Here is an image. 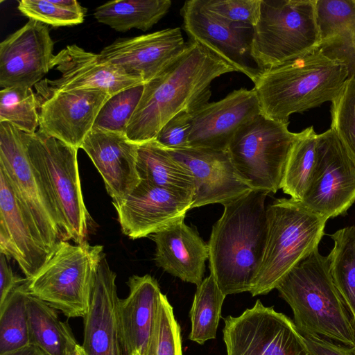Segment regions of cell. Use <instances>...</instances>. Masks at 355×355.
I'll return each mask as SVG.
<instances>
[{"label":"cell","instance_id":"6da1fadb","mask_svg":"<svg viewBox=\"0 0 355 355\" xmlns=\"http://www.w3.org/2000/svg\"><path fill=\"white\" fill-rule=\"evenodd\" d=\"M233 71L232 66L211 50L189 40L176 59L144 85L126 136L138 144L155 139L171 118L184 110L192 114L208 103L211 82Z\"/></svg>","mask_w":355,"mask_h":355},{"label":"cell","instance_id":"7a4b0ae2","mask_svg":"<svg viewBox=\"0 0 355 355\" xmlns=\"http://www.w3.org/2000/svg\"><path fill=\"white\" fill-rule=\"evenodd\" d=\"M268 193L250 190L223 205L208 243L210 275L225 295L250 292L266 245L265 200Z\"/></svg>","mask_w":355,"mask_h":355},{"label":"cell","instance_id":"3957f363","mask_svg":"<svg viewBox=\"0 0 355 355\" xmlns=\"http://www.w3.org/2000/svg\"><path fill=\"white\" fill-rule=\"evenodd\" d=\"M349 78L343 63L317 49L263 71L253 89L262 114L289 123L292 114L334 101Z\"/></svg>","mask_w":355,"mask_h":355},{"label":"cell","instance_id":"277c9868","mask_svg":"<svg viewBox=\"0 0 355 355\" xmlns=\"http://www.w3.org/2000/svg\"><path fill=\"white\" fill-rule=\"evenodd\" d=\"M276 289L291 306L302 334L355 346V323L334 283L327 257L318 249L298 263Z\"/></svg>","mask_w":355,"mask_h":355},{"label":"cell","instance_id":"5b68a950","mask_svg":"<svg viewBox=\"0 0 355 355\" xmlns=\"http://www.w3.org/2000/svg\"><path fill=\"white\" fill-rule=\"evenodd\" d=\"M33 168L54 212L61 241H85L90 216L79 177L78 149L38 131L23 132Z\"/></svg>","mask_w":355,"mask_h":355},{"label":"cell","instance_id":"8992f818","mask_svg":"<svg viewBox=\"0 0 355 355\" xmlns=\"http://www.w3.org/2000/svg\"><path fill=\"white\" fill-rule=\"evenodd\" d=\"M268 234L263 257L250 293L266 295L302 260L318 249L328 220L293 198L266 208Z\"/></svg>","mask_w":355,"mask_h":355},{"label":"cell","instance_id":"52a82bcc","mask_svg":"<svg viewBox=\"0 0 355 355\" xmlns=\"http://www.w3.org/2000/svg\"><path fill=\"white\" fill-rule=\"evenodd\" d=\"M315 0H261L251 55L263 71L319 48Z\"/></svg>","mask_w":355,"mask_h":355},{"label":"cell","instance_id":"ba28073f","mask_svg":"<svg viewBox=\"0 0 355 355\" xmlns=\"http://www.w3.org/2000/svg\"><path fill=\"white\" fill-rule=\"evenodd\" d=\"M104 254L101 245L86 241L75 245L60 241L35 275L26 278L29 293L68 318H83Z\"/></svg>","mask_w":355,"mask_h":355},{"label":"cell","instance_id":"9c48e42d","mask_svg":"<svg viewBox=\"0 0 355 355\" xmlns=\"http://www.w3.org/2000/svg\"><path fill=\"white\" fill-rule=\"evenodd\" d=\"M288 124L260 114L241 126L227 150L241 178L252 190L276 193L282 189L291 149L299 132Z\"/></svg>","mask_w":355,"mask_h":355},{"label":"cell","instance_id":"30bf717a","mask_svg":"<svg viewBox=\"0 0 355 355\" xmlns=\"http://www.w3.org/2000/svg\"><path fill=\"white\" fill-rule=\"evenodd\" d=\"M227 355H313L293 321L258 300L223 329Z\"/></svg>","mask_w":355,"mask_h":355},{"label":"cell","instance_id":"8fae6325","mask_svg":"<svg viewBox=\"0 0 355 355\" xmlns=\"http://www.w3.org/2000/svg\"><path fill=\"white\" fill-rule=\"evenodd\" d=\"M300 202L328 219L355 202V162L331 128L317 136L313 174Z\"/></svg>","mask_w":355,"mask_h":355},{"label":"cell","instance_id":"7c38bea8","mask_svg":"<svg viewBox=\"0 0 355 355\" xmlns=\"http://www.w3.org/2000/svg\"><path fill=\"white\" fill-rule=\"evenodd\" d=\"M180 13L189 41L197 42L224 60L253 83L261 73L251 55L253 27L226 22L209 11L202 0L184 2Z\"/></svg>","mask_w":355,"mask_h":355},{"label":"cell","instance_id":"4fadbf2b","mask_svg":"<svg viewBox=\"0 0 355 355\" xmlns=\"http://www.w3.org/2000/svg\"><path fill=\"white\" fill-rule=\"evenodd\" d=\"M0 252L13 258L26 279L46 261L50 251L35 219L4 168L0 166Z\"/></svg>","mask_w":355,"mask_h":355},{"label":"cell","instance_id":"5bb4252c","mask_svg":"<svg viewBox=\"0 0 355 355\" xmlns=\"http://www.w3.org/2000/svg\"><path fill=\"white\" fill-rule=\"evenodd\" d=\"M193 195L141 180L123 201L113 205L123 234L137 239L184 220L192 209Z\"/></svg>","mask_w":355,"mask_h":355},{"label":"cell","instance_id":"9a60e30c","mask_svg":"<svg viewBox=\"0 0 355 355\" xmlns=\"http://www.w3.org/2000/svg\"><path fill=\"white\" fill-rule=\"evenodd\" d=\"M51 69L61 73L57 79H44L35 85L36 97L60 91L97 89L111 96L131 87L144 85L103 60L100 54L71 44L54 55Z\"/></svg>","mask_w":355,"mask_h":355},{"label":"cell","instance_id":"2e32d148","mask_svg":"<svg viewBox=\"0 0 355 355\" xmlns=\"http://www.w3.org/2000/svg\"><path fill=\"white\" fill-rule=\"evenodd\" d=\"M111 96L101 89H83L37 98L38 132L79 149L102 106Z\"/></svg>","mask_w":355,"mask_h":355},{"label":"cell","instance_id":"e0dca14e","mask_svg":"<svg viewBox=\"0 0 355 355\" xmlns=\"http://www.w3.org/2000/svg\"><path fill=\"white\" fill-rule=\"evenodd\" d=\"M0 166L31 212L51 252L61 241L54 212L31 165L23 132L4 121L0 122Z\"/></svg>","mask_w":355,"mask_h":355},{"label":"cell","instance_id":"ac0fdd59","mask_svg":"<svg viewBox=\"0 0 355 355\" xmlns=\"http://www.w3.org/2000/svg\"><path fill=\"white\" fill-rule=\"evenodd\" d=\"M54 42L48 26L29 19L0 43V87L32 88L51 69Z\"/></svg>","mask_w":355,"mask_h":355},{"label":"cell","instance_id":"d6986e66","mask_svg":"<svg viewBox=\"0 0 355 355\" xmlns=\"http://www.w3.org/2000/svg\"><path fill=\"white\" fill-rule=\"evenodd\" d=\"M187 46L180 28H168L137 37L117 38L99 54L145 84L176 59Z\"/></svg>","mask_w":355,"mask_h":355},{"label":"cell","instance_id":"ffe728a7","mask_svg":"<svg viewBox=\"0 0 355 355\" xmlns=\"http://www.w3.org/2000/svg\"><path fill=\"white\" fill-rule=\"evenodd\" d=\"M166 149L193 175L192 209L224 205L252 190L236 171L227 150L196 147Z\"/></svg>","mask_w":355,"mask_h":355},{"label":"cell","instance_id":"44dd1931","mask_svg":"<svg viewBox=\"0 0 355 355\" xmlns=\"http://www.w3.org/2000/svg\"><path fill=\"white\" fill-rule=\"evenodd\" d=\"M260 114L254 89L234 90L191 114L189 147L227 150L239 129Z\"/></svg>","mask_w":355,"mask_h":355},{"label":"cell","instance_id":"7402d4cb","mask_svg":"<svg viewBox=\"0 0 355 355\" xmlns=\"http://www.w3.org/2000/svg\"><path fill=\"white\" fill-rule=\"evenodd\" d=\"M116 275L104 254L93 282L84 318L86 355H124L119 325Z\"/></svg>","mask_w":355,"mask_h":355},{"label":"cell","instance_id":"603a6c76","mask_svg":"<svg viewBox=\"0 0 355 355\" xmlns=\"http://www.w3.org/2000/svg\"><path fill=\"white\" fill-rule=\"evenodd\" d=\"M139 144L125 133L92 129L81 148L101 175L112 204L123 201L139 184Z\"/></svg>","mask_w":355,"mask_h":355},{"label":"cell","instance_id":"cb8c5ba5","mask_svg":"<svg viewBox=\"0 0 355 355\" xmlns=\"http://www.w3.org/2000/svg\"><path fill=\"white\" fill-rule=\"evenodd\" d=\"M129 294L120 300L119 325L124 355H144L154 329L162 292L150 275H132Z\"/></svg>","mask_w":355,"mask_h":355},{"label":"cell","instance_id":"d4e9b609","mask_svg":"<svg viewBox=\"0 0 355 355\" xmlns=\"http://www.w3.org/2000/svg\"><path fill=\"white\" fill-rule=\"evenodd\" d=\"M151 238L156 244L157 266L184 282L200 284L209 248L195 230L181 220Z\"/></svg>","mask_w":355,"mask_h":355},{"label":"cell","instance_id":"484cf974","mask_svg":"<svg viewBox=\"0 0 355 355\" xmlns=\"http://www.w3.org/2000/svg\"><path fill=\"white\" fill-rule=\"evenodd\" d=\"M315 6L318 49L327 57L343 63L349 78L355 76V0H315Z\"/></svg>","mask_w":355,"mask_h":355},{"label":"cell","instance_id":"4316f807","mask_svg":"<svg viewBox=\"0 0 355 355\" xmlns=\"http://www.w3.org/2000/svg\"><path fill=\"white\" fill-rule=\"evenodd\" d=\"M137 171L140 180L173 191L194 193L192 173L155 139L139 144Z\"/></svg>","mask_w":355,"mask_h":355},{"label":"cell","instance_id":"83f0119b","mask_svg":"<svg viewBox=\"0 0 355 355\" xmlns=\"http://www.w3.org/2000/svg\"><path fill=\"white\" fill-rule=\"evenodd\" d=\"M30 344L47 355H74L78 345L69 325L56 311L30 293L26 300Z\"/></svg>","mask_w":355,"mask_h":355},{"label":"cell","instance_id":"f1b7e54d","mask_svg":"<svg viewBox=\"0 0 355 355\" xmlns=\"http://www.w3.org/2000/svg\"><path fill=\"white\" fill-rule=\"evenodd\" d=\"M170 0H114L98 6L95 19L119 32L132 28L146 31L168 11Z\"/></svg>","mask_w":355,"mask_h":355},{"label":"cell","instance_id":"f546056e","mask_svg":"<svg viewBox=\"0 0 355 355\" xmlns=\"http://www.w3.org/2000/svg\"><path fill=\"white\" fill-rule=\"evenodd\" d=\"M334 245L327 256L334 283L355 323V226L331 235Z\"/></svg>","mask_w":355,"mask_h":355},{"label":"cell","instance_id":"4dcf8cb0","mask_svg":"<svg viewBox=\"0 0 355 355\" xmlns=\"http://www.w3.org/2000/svg\"><path fill=\"white\" fill-rule=\"evenodd\" d=\"M225 297L211 275L197 286L189 313L191 340L202 345L216 338Z\"/></svg>","mask_w":355,"mask_h":355},{"label":"cell","instance_id":"1f68e13d","mask_svg":"<svg viewBox=\"0 0 355 355\" xmlns=\"http://www.w3.org/2000/svg\"><path fill=\"white\" fill-rule=\"evenodd\" d=\"M317 136L313 126L299 132L288 157L282 189L298 201L302 200L313 174Z\"/></svg>","mask_w":355,"mask_h":355},{"label":"cell","instance_id":"d6a6232c","mask_svg":"<svg viewBox=\"0 0 355 355\" xmlns=\"http://www.w3.org/2000/svg\"><path fill=\"white\" fill-rule=\"evenodd\" d=\"M26 280L0 305V355L30 345Z\"/></svg>","mask_w":355,"mask_h":355},{"label":"cell","instance_id":"836d02e7","mask_svg":"<svg viewBox=\"0 0 355 355\" xmlns=\"http://www.w3.org/2000/svg\"><path fill=\"white\" fill-rule=\"evenodd\" d=\"M33 134L39 127L38 103L32 88L8 87L0 91V122Z\"/></svg>","mask_w":355,"mask_h":355},{"label":"cell","instance_id":"e575fe53","mask_svg":"<svg viewBox=\"0 0 355 355\" xmlns=\"http://www.w3.org/2000/svg\"><path fill=\"white\" fill-rule=\"evenodd\" d=\"M18 3V10L29 19L54 27L82 24L86 12L76 0H21Z\"/></svg>","mask_w":355,"mask_h":355},{"label":"cell","instance_id":"d590c367","mask_svg":"<svg viewBox=\"0 0 355 355\" xmlns=\"http://www.w3.org/2000/svg\"><path fill=\"white\" fill-rule=\"evenodd\" d=\"M144 91V85L112 95L102 106L92 129L125 133Z\"/></svg>","mask_w":355,"mask_h":355},{"label":"cell","instance_id":"8d00e7d4","mask_svg":"<svg viewBox=\"0 0 355 355\" xmlns=\"http://www.w3.org/2000/svg\"><path fill=\"white\" fill-rule=\"evenodd\" d=\"M144 355H182L180 327L166 296L162 293L154 329Z\"/></svg>","mask_w":355,"mask_h":355},{"label":"cell","instance_id":"74e56055","mask_svg":"<svg viewBox=\"0 0 355 355\" xmlns=\"http://www.w3.org/2000/svg\"><path fill=\"white\" fill-rule=\"evenodd\" d=\"M332 129L355 162V76L348 78L331 101Z\"/></svg>","mask_w":355,"mask_h":355},{"label":"cell","instance_id":"f35d334b","mask_svg":"<svg viewBox=\"0 0 355 355\" xmlns=\"http://www.w3.org/2000/svg\"><path fill=\"white\" fill-rule=\"evenodd\" d=\"M219 19L232 24L254 27L259 17L261 0H202Z\"/></svg>","mask_w":355,"mask_h":355},{"label":"cell","instance_id":"ab89813d","mask_svg":"<svg viewBox=\"0 0 355 355\" xmlns=\"http://www.w3.org/2000/svg\"><path fill=\"white\" fill-rule=\"evenodd\" d=\"M191 116L188 110L178 114L163 125L155 140L168 149L189 147Z\"/></svg>","mask_w":355,"mask_h":355},{"label":"cell","instance_id":"60d3db41","mask_svg":"<svg viewBox=\"0 0 355 355\" xmlns=\"http://www.w3.org/2000/svg\"><path fill=\"white\" fill-rule=\"evenodd\" d=\"M8 259L6 254L0 252V305L17 286L26 280L13 272Z\"/></svg>","mask_w":355,"mask_h":355},{"label":"cell","instance_id":"b9f144b4","mask_svg":"<svg viewBox=\"0 0 355 355\" xmlns=\"http://www.w3.org/2000/svg\"><path fill=\"white\" fill-rule=\"evenodd\" d=\"M302 336L313 355H353L349 347L336 344L319 336L309 334Z\"/></svg>","mask_w":355,"mask_h":355},{"label":"cell","instance_id":"7bdbcfd3","mask_svg":"<svg viewBox=\"0 0 355 355\" xmlns=\"http://www.w3.org/2000/svg\"><path fill=\"white\" fill-rule=\"evenodd\" d=\"M2 355H47L38 347L30 344L20 349L8 352Z\"/></svg>","mask_w":355,"mask_h":355},{"label":"cell","instance_id":"ee69618b","mask_svg":"<svg viewBox=\"0 0 355 355\" xmlns=\"http://www.w3.org/2000/svg\"><path fill=\"white\" fill-rule=\"evenodd\" d=\"M74 355H86L82 345H80L78 344L77 345Z\"/></svg>","mask_w":355,"mask_h":355},{"label":"cell","instance_id":"f6af8a7d","mask_svg":"<svg viewBox=\"0 0 355 355\" xmlns=\"http://www.w3.org/2000/svg\"><path fill=\"white\" fill-rule=\"evenodd\" d=\"M351 352L353 354V355H355V346L353 347L349 348Z\"/></svg>","mask_w":355,"mask_h":355}]
</instances>
